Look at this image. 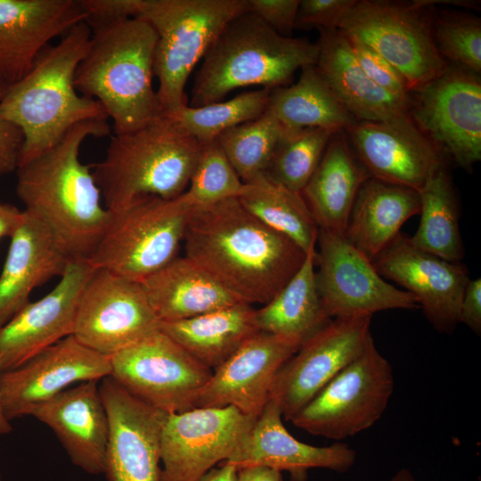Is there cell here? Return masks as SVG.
<instances>
[{"instance_id":"cell-29","label":"cell","mask_w":481,"mask_h":481,"mask_svg":"<svg viewBox=\"0 0 481 481\" xmlns=\"http://www.w3.org/2000/svg\"><path fill=\"white\" fill-rule=\"evenodd\" d=\"M139 282L160 322L186 320L243 302L185 256Z\"/></svg>"},{"instance_id":"cell-21","label":"cell","mask_w":481,"mask_h":481,"mask_svg":"<svg viewBox=\"0 0 481 481\" xmlns=\"http://www.w3.org/2000/svg\"><path fill=\"white\" fill-rule=\"evenodd\" d=\"M95 269L87 259L71 260L48 294L28 303L0 327V372L73 334L81 293Z\"/></svg>"},{"instance_id":"cell-31","label":"cell","mask_w":481,"mask_h":481,"mask_svg":"<svg viewBox=\"0 0 481 481\" xmlns=\"http://www.w3.org/2000/svg\"><path fill=\"white\" fill-rule=\"evenodd\" d=\"M159 330L212 371L260 331L256 309L244 302L186 320L160 322Z\"/></svg>"},{"instance_id":"cell-43","label":"cell","mask_w":481,"mask_h":481,"mask_svg":"<svg viewBox=\"0 0 481 481\" xmlns=\"http://www.w3.org/2000/svg\"><path fill=\"white\" fill-rule=\"evenodd\" d=\"M300 0H248L249 12L278 34L290 37L295 29Z\"/></svg>"},{"instance_id":"cell-20","label":"cell","mask_w":481,"mask_h":481,"mask_svg":"<svg viewBox=\"0 0 481 481\" xmlns=\"http://www.w3.org/2000/svg\"><path fill=\"white\" fill-rule=\"evenodd\" d=\"M346 133L369 175L387 183L419 192L445 165V155L410 115L386 121H358Z\"/></svg>"},{"instance_id":"cell-22","label":"cell","mask_w":481,"mask_h":481,"mask_svg":"<svg viewBox=\"0 0 481 481\" xmlns=\"http://www.w3.org/2000/svg\"><path fill=\"white\" fill-rule=\"evenodd\" d=\"M301 343L290 337L257 332L213 371L193 408L232 406L257 417L269 399L278 371Z\"/></svg>"},{"instance_id":"cell-2","label":"cell","mask_w":481,"mask_h":481,"mask_svg":"<svg viewBox=\"0 0 481 481\" xmlns=\"http://www.w3.org/2000/svg\"><path fill=\"white\" fill-rule=\"evenodd\" d=\"M110 135L107 120L79 123L16 169V193L24 211L48 229L71 260L90 257L110 219L90 167L79 159L80 147L88 137Z\"/></svg>"},{"instance_id":"cell-39","label":"cell","mask_w":481,"mask_h":481,"mask_svg":"<svg viewBox=\"0 0 481 481\" xmlns=\"http://www.w3.org/2000/svg\"><path fill=\"white\" fill-rule=\"evenodd\" d=\"M432 35L443 59L476 74L481 73V20L461 12L442 11L432 18Z\"/></svg>"},{"instance_id":"cell-34","label":"cell","mask_w":481,"mask_h":481,"mask_svg":"<svg viewBox=\"0 0 481 481\" xmlns=\"http://www.w3.org/2000/svg\"><path fill=\"white\" fill-rule=\"evenodd\" d=\"M236 199L257 219L294 240L305 252L316 247L319 228L301 192L261 173L244 183Z\"/></svg>"},{"instance_id":"cell-47","label":"cell","mask_w":481,"mask_h":481,"mask_svg":"<svg viewBox=\"0 0 481 481\" xmlns=\"http://www.w3.org/2000/svg\"><path fill=\"white\" fill-rule=\"evenodd\" d=\"M236 481H282V475L270 468L246 467L237 469Z\"/></svg>"},{"instance_id":"cell-14","label":"cell","mask_w":481,"mask_h":481,"mask_svg":"<svg viewBox=\"0 0 481 481\" xmlns=\"http://www.w3.org/2000/svg\"><path fill=\"white\" fill-rule=\"evenodd\" d=\"M159 324L139 281L96 268L81 293L72 335L111 356L158 331Z\"/></svg>"},{"instance_id":"cell-37","label":"cell","mask_w":481,"mask_h":481,"mask_svg":"<svg viewBox=\"0 0 481 481\" xmlns=\"http://www.w3.org/2000/svg\"><path fill=\"white\" fill-rule=\"evenodd\" d=\"M270 93L271 90L262 88L246 92L225 102L199 107L187 104L166 116L205 145L216 141L224 131L260 117L268 107Z\"/></svg>"},{"instance_id":"cell-26","label":"cell","mask_w":481,"mask_h":481,"mask_svg":"<svg viewBox=\"0 0 481 481\" xmlns=\"http://www.w3.org/2000/svg\"><path fill=\"white\" fill-rule=\"evenodd\" d=\"M0 274V327L29 303L33 289L61 276L71 259L48 229L23 210Z\"/></svg>"},{"instance_id":"cell-8","label":"cell","mask_w":481,"mask_h":481,"mask_svg":"<svg viewBox=\"0 0 481 481\" xmlns=\"http://www.w3.org/2000/svg\"><path fill=\"white\" fill-rule=\"evenodd\" d=\"M192 208L182 194L169 200L146 197L110 212L87 260L95 268L140 281L178 257Z\"/></svg>"},{"instance_id":"cell-41","label":"cell","mask_w":481,"mask_h":481,"mask_svg":"<svg viewBox=\"0 0 481 481\" xmlns=\"http://www.w3.org/2000/svg\"><path fill=\"white\" fill-rule=\"evenodd\" d=\"M346 39L358 64L377 86L394 95L410 99L411 91L406 80L392 64L366 45Z\"/></svg>"},{"instance_id":"cell-4","label":"cell","mask_w":481,"mask_h":481,"mask_svg":"<svg viewBox=\"0 0 481 481\" xmlns=\"http://www.w3.org/2000/svg\"><path fill=\"white\" fill-rule=\"evenodd\" d=\"M90 28L88 49L75 74L77 91L102 106L114 134L135 130L161 115L152 86L158 39L153 28L138 18Z\"/></svg>"},{"instance_id":"cell-23","label":"cell","mask_w":481,"mask_h":481,"mask_svg":"<svg viewBox=\"0 0 481 481\" xmlns=\"http://www.w3.org/2000/svg\"><path fill=\"white\" fill-rule=\"evenodd\" d=\"M278 404L268 399L252 427L224 462L237 469L265 467L287 471L290 481H306L311 469L343 473L355 462L356 452L348 444L336 442L314 446L296 439L285 428Z\"/></svg>"},{"instance_id":"cell-48","label":"cell","mask_w":481,"mask_h":481,"mask_svg":"<svg viewBox=\"0 0 481 481\" xmlns=\"http://www.w3.org/2000/svg\"><path fill=\"white\" fill-rule=\"evenodd\" d=\"M237 469L230 464H219L206 473L199 481H236Z\"/></svg>"},{"instance_id":"cell-16","label":"cell","mask_w":481,"mask_h":481,"mask_svg":"<svg viewBox=\"0 0 481 481\" xmlns=\"http://www.w3.org/2000/svg\"><path fill=\"white\" fill-rule=\"evenodd\" d=\"M256 418L232 406L167 414L160 438V481H199L231 456Z\"/></svg>"},{"instance_id":"cell-9","label":"cell","mask_w":481,"mask_h":481,"mask_svg":"<svg viewBox=\"0 0 481 481\" xmlns=\"http://www.w3.org/2000/svg\"><path fill=\"white\" fill-rule=\"evenodd\" d=\"M428 7L415 0H356L338 30L392 64L412 92L441 75L449 65L436 47Z\"/></svg>"},{"instance_id":"cell-52","label":"cell","mask_w":481,"mask_h":481,"mask_svg":"<svg viewBox=\"0 0 481 481\" xmlns=\"http://www.w3.org/2000/svg\"><path fill=\"white\" fill-rule=\"evenodd\" d=\"M1 479H2V476H1V473H0V481H1Z\"/></svg>"},{"instance_id":"cell-36","label":"cell","mask_w":481,"mask_h":481,"mask_svg":"<svg viewBox=\"0 0 481 481\" xmlns=\"http://www.w3.org/2000/svg\"><path fill=\"white\" fill-rule=\"evenodd\" d=\"M283 130L267 107L257 118L235 126L216 139L243 183L265 172L282 137Z\"/></svg>"},{"instance_id":"cell-1","label":"cell","mask_w":481,"mask_h":481,"mask_svg":"<svg viewBox=\"0 0 481 481\" xmlns=\"http://www.w3.org/2000/svg\"><path fill=\"white\" fill-rule=\"evenodd\" d=\"M183 242L186 257L250 305L269 302L307 253L257 219L236 198L193 207Z\"/></svg>"},{"instance_id":"cell-5","label":"cell","mask_w":481,"mask_h":481,"mask_svg":"<svg viewBox=\"0 0 481 481\" xmlns=\"http://www.w3.org/2000/svg\"><path fill=\"white\" fill-rule=\"evenodd\" d=\"M203 146L162 114L135 130L113 134L92 171L104 207L115 212L143 198L182 195Z\"/></svg>"},{"instance_id":"cell-50","label":"cell","mask_w":481,"mask_h":481,"mask_svg":"<svg viewBox=\"0 0 481 481\" xmlns=\"http://www.w3.org/2000/svg\"><path fill=\"white\" fill-rule=\"evenodd\" d=\"M12 430L10 420L4 414L0 395V435H6L11 433Z\"/></svg>"},{"instance_id":"cell-30","label":"cell","mask_w":481,"mask_h":481,"mask_svg":"<svg viewBox=\"0 0 481 481\" xmlns=\"http://www.w3.org/2000/svg\"><path fill=\"white\" fill-rule=\"evenodd\" d=\"M420 209L418 191L369 177L357 192L344 236L373 262Z\"/></svg>"},{"instance_id":"cell-25","label":"cell","mask_w":481,"mask_h":481,"mask_svg":"<svg viewBox=\"0 0 481 481\" xmlns=\"http://www.w3.org/2000/svg\"><path fill=\"white\" fill-rule=\"evenodd\" d=\"M30 416L55 434L71 462L92 475L104 473L109 420L99 381H85L40 404Z\"/></svg>"},{"instance_id":"cell-32","label":"cell","mask_w":481,"mask_h":481,"mask_svg":"<svg viewBox=\"0 0 481 481\" xmlns=\"http://www.w3.org/2000/svg\"><path fill=\"white\" fill-rule=\"evenodd\" d=\"M268 108L284 133L309 128L346 131L358 122L315 65L302 68L297 83L271 90Z\"/></svg>"},{"instance_id":"cell-19","label":"cell","mask_w":481,"mask_h":481,"mask_svg":"<svg viewBox=\"0 0 481 481\" xmlns=\"http://www.w3.org/2000/svg\"><path fill=\"white\" fill-rule=\"evenodd\" d=\"M378 273L404 287L416 299L431 325L451 334L470 279L461 262H449L414 247L399 233L372 262Z\"/></svg>"},{"instance_id":"cell-38","label":"cell","mask_w":481,"mask_h":481,"mask_svg":"<svg viewBox=\"0 0 481 481\" xmlns=\"http://www.w3.org/2000/svg\"><path fill=\"white\" fill-rule=\"evenodd\" d=\"M337 131L309 128L284 133L265 170L271 179L301 192L318 167L332 135Z\"/></svg>"},{"instance_id":"cell-15","label":"cell","mask_w":481,"mask_h":481,"mask_svg":"<svg viewBox=\"0 0 481 481\" xmlns=\"http://www.w3.org/2000/svg\"><path fill=\"white\" fill-rule=\"evenodd\" d=\"M371 317L334 318L301 343L278 371L269 395L284 420L291 421L364 350L372 338Z\"/></svg>"},{"instance_id":"cell-33","label":"cell","mask_w":481,"mask_h":481,"mask_svg":"<svg viewBox=\"0 0 481 481\" xmlns=\"http://www.w3.org/2000/svg\"><path fill=\"white\" fill-rule=\"evenodd\" d=\"M315 254L316 248L310 249L294 276L269 302L256 309L260 331L303 342L332 320L326 314L317 289Z\"/></svg>"},{"instance_id":"cell-12","label":"cell","mask_w":481,"mask_h":481,"mask_svg":"<svg viewBox=\"0 0 481 481\" xmlns=\"http://www.w3.org/2000/svg\"><path fill=\"white\" fill-rule=\"evenodd\" d=\"M110 363L112 379L167 414L193 409L213 372L160 330L114 354Z\"/></svg>"},{"instance_id":"cell-24","label":"cell","mask_w":481,"mask_h":481,"mask_svg":"<svg viewBox=\"0 0 481 481\" xmlns=\"http://www.w3.org/2000/svg\"><path fill=\"white\" fill-rule=\"evenodd\" d=\"M86 18L80 0H0V81H19L53 39Z\"/></svg>"},{"instance_id":"cell-44","label":"cell","mask_w":481,"mask_h":481,"mask_svg":"<svg viewBox=\"0 0 481 481\" xmlns=\"http://www.w3.org/2000/svg\"><path fill=\"white\" fill-rule=\"evenodd\" d=\"M6 88L0 81V101ZM23 141L20 128L0 116V175L17 169Z\"/></svg>"},{"instance_id":"cell-13","label":"cell","mask_w":481,"mask_h":481,"mask_svg":"<svg viewBox=\"0 0 481 481\" xmlns=\"http://www.w3.org/2000/svg\"><path fill=\"white\" fill-rule=\"evenodd\" d=\"M317 242L316 285L330 318L372 316L385 310L419 307L411 293L387 282L344 234L319 230Z\"/></svg>"},{"instance_id":"cell-35","label":"cell","mask_w":481,"mask_h":481,"mask_svg":"<svg viewBox=\"0 0 481 481\" xmlns=\"http://www.w3.org/2000/svg\"><path fill=\"white\" fill-rule=\"evenodd\" d=\"M420 221L410 242L449 262L464 256L459 227L455 192L445 165L438 168L419 191Z\"/></svg>"},{"instance_id":"cell-18","label":"cell","mask_w":481,"mask_h":481,"mask_svg":"<svg viewBox=\"0 0 481 481\" xmlns=\"http://www.w3.org/2000/svg\"><path fill=\"white\" fill-rule=\"evenodd\" d=\"M109 420L108 481H160V438L167 413L136 398L110 376L100 380Z\"/></svg>"},{"instance_id":"cell-6","label":"cell","mask_w":481,"mask_h":481,"mask_svg":"<svg viewBox=\"0 0 481 481\" xmlns=\"http://www.w3.org/2000/svg\"><path fill=\"white\" fill-rule=\"evenodd\" d=\"M318 45L284 37L250 12L230 20L216 38L196 74L192 107L221 102L240 87L285 86L298 69L316 65Z\"/></svg>"},{"instance_id":"cell-17","label":"cell","mask_w":481,"mask_h":481,"mask_svg":"<svg viewBox=\"0 0 481 481\" xmlns=\"http://www.w3.org/2000/svg\"><path fill=\"white\" fill-rule=\"evenodd\" d=\"M110 372V356L87 347L73 335L68 336L20 366L0 372L4 414L10 421L30 415L34 408L70 385L100 381Z\"/></svg>"},{"instance_id":"cell-27","label":"cell","mask_w":481,"mask_h":481,"mask_svg":"<svg viewBox=\"0 0 481 481\" xmlns=\"http://www.w3.org/2000/svg\"><path fill=\"white\" fill-rule=\"evenodd\" d=\"M316 68L343 106L358 121H386L409 115L410 99L377 86L362 69L338 29H320Z\"/></svg>"},{"instance_id":"cell-3","label":"cell","mask_w":481,"mask_h":481,"mask_svg":"<svg viewBox=\"0 0 481 481\" xmlns=\"http://www.w3.org/2000/svg\"><path fill=\"white\" fill-rule=\"evenodd\" d=\"M91 35L86 21L78 23L57 44L44 49L23 77L7 86L0 101V116L22 133L18 167L53 147L74 126L108 119L102 106L75 86L76 70Z\"/></svg>"},{"instance_id":"cell-10","label":"cell","mask_w":481,"mask_h":481,"mask_svg":"<svg viewBox=\"0 0 481 481\" xmlns=\"http://www.w3.org/2000/svg\"><path fill=\"white\" fill-rule=\"evenodd\" d=\"M394 387L392 366L371 338L291 421L311 435L341 441L371 428L382 417Z\"/></svg>"},{"instance_id":"cell-46","label":"cell","mask_w":481,"mask_h":481,"mask_svg":"<svg viewBox=\"0 0 481 481\" xmlns=\"http://www.w3.org/2000/svg\"><path fill=\"white\" fill-rule=\"evenodd\" d=\"M23 219V211L0 201V239L11 237Z\"/></svg>"},{"instance_id":"cell-11","label":"cell","mask_w":481,"mask_h":481,"mask_svg":"<svg viewBox=\"0 0 481 481\" xmlns=\"http://www.w3.org/2000/svg\"><path fill=\"white\" fill-rule=\"evenodd\" d=\"M409 115L420 130L461 168L481 159V79L458 65L410 94Z\"/></svg>"},{"instance_id":"cell-51","label":"cell","mask_w":481,"mask_h":481,"mask_svg":"<svg viewBox=\"0 0 481 481\" xmlns=\"http://www.w3.org/2000/svg\"><path fill=\"white\" fill-rule=\"evenodd\" d=\"M390 481H417L408 469H399L390 479Z\"/></svg>"},{"instance_id":"cell-49","label":"cell","mask_w":481,"mask_h":481,"mask_svg":"<svg viewBox=\"0 0 481 481\" xmlns=\"http://www.w3.org/2000/svg\"><path fill=\"white\" fill-rule=\"evenodd\" d=\"M415 2L420 6H431L436 4H443L448 5H454L458 7L477 9L480 6V3L472 0H415Z\"/></svg>"},{"instance_id":"cell-28","label":"cell","mask_w":481,"mask_h":481,"mask_svg":"<svg viewBox=\"0 0 481 481\" xmlns=\"http://www.w3.org/2000/svg\"><path fill=\"white\" fill-rule=\"evenodd\" d=\"M369 177L346 131L335 132L301 192L319 230L345 233L357 192Z\"/></svg>"},{"instance_id":"cell-7","label":"cell","mask_w":481,"mask_h":481,"mask_svg":"<svg viewBox=\"0 0 481 481\" xmlns=\"http://www.w3.org/2000/svg\"><path fill=\"white\" fill-rule=\"evenodd\" d=\"M249 12L248 0H138L135 18L157 33L156 91L162 115L187 105L188 77L225 25Z\"/></svg>"},{"instance_id":"cell-42","label":"cell","mask_w":481,"mask_h":481,"mask_svg":"<svg viewBox=\"0 0 481 481\" xmlns=\"http://www.w3.org/2000/svg\"><path fill=\"white\" fill-rule=\"evenodd\" d=\"M356 0H300L295 29L337 30Z\"/></svg>"},{"instance_id":"cell-45","label":"cell","mask_w":481,"mask_h":481,"mask_svg":"<svg viewBox=\"0 0 481 481\" xmlns=\"http://www.w3.org/2000/svg\"><path fill=\"white\" fill-rule=\"evenodd\" d=\"M459 322L477 335L481 332V279H469L460 306Z\"/></svg>"},{"instance_id":"cell-40","label":"cell","mask_w":481,"mask_h":481,"mask_svg":"<svg viewBox=\"0 0 481 481\" xmlns=\"http://www.w3.org/2000/svg\"><path fill=\"white\" fill-rule=\"evenodd\" d=\"M243 188L244 183L216 140L203 146L183 195L192 207H201L237 198Z\"/></svg>"}]
</instances>
